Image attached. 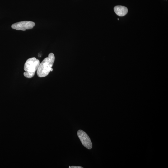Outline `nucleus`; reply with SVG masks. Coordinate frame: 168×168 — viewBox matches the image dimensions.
I'll use <instances>...</instances> for the list:
<instances>
[{
  "label": "nucleus",
  "mask_w": 168,
  "mask_h": 168,
  "mask_svg": "<svg viewBox=\"0 0 168 168\" xmlns=\"http://www.w3.org/2000/svg\"><path fill=\"white\" fill-rule=\"evenodd\" d=\"M53 70V68H51L50 71H52Z\"/></svg>",
  "instance_id": "7"
},
{
  "label": "nucleus",
  "mask_w": 168,
  "mask_h": 168,
  "mask_svg": "<svg viewBox=\"0 0 168 168\" xmlns=\"http://www.w3.org/2000/svg\"><path fill=\"white\" fill-rule=\"evenodd\" d=\"M54 60V55L51 53L42 61L37 70V74L39 77H44L48 75L50 72Z\"/></svg>",
  "instance_id": "1"
},
{
  "label": "nucleus",
  "mask_w": 168,
  "mask_h": 168,
  "mask_svg": "<svg viewBox=\"0 0 168 168\" xmlns=\"http://www.w3.org/2000/svg\"><path fill=\"white\" fill-rule=\"evenodd\" d=\"M118 20H119V18H118Z\"/></svg>",
  "instance_id": "8"
},
{
  "label": "nucleus",
  "mask_w": 168,
  "mask_h": 168,
  "mask_svg": "<svg viewBox=\"0 0 168 168\" xmlns=\"http://www.w3.org/2000/svg\"><path fill=\"white\" fill-rule=\"evenodd\" d=\"M69 168H83V167L79 166H72L69 167Z\"/></svg>",
  "instance_id": "6"
},
{
  "label": "nucleus",
  "mask_w": 168,
  "mask_h": 168,
  "mask_svg": "<svg viewBox=\"0 0 168 168\" xmlns=\"http://www.w3.org/2000/svg\"><path fill=\"white\" fill-rule=\"evenodd\" d=\"M40 64L39 60L35 57H32L28 59L25 63L24 69V76L27 78L32 77L35 72L38 69Z\"/></svg>",
  "instance_id": "2"
},
{
  "label": "nucleus",
  "mask_w": 168,
  "mask_h": 168,
  "mask_svg": "<svg viewBox=\"0 0 168 168\" xmlns=\"http://www.w3.org/2000/svg\"><path fill=\"white\" fill-rule=\"evenodd\" d=\"M35 25V23L32 21H23L12 24L11 27L16 30L25 31L26 29H32Z\"/></svg>",
  "instance_id": "4"
},
{
  "label": "nucleus",
  "mask_w": 168,
  "mask_h": 168,
  "mask_svg": "<svg viewBox=\"0 0 168 168\" xmlns=\"http://www.w3.org/2000/svg\"><path fill=\"white\" fill-rule=\"evenodd\" d=\"M77 136L82 144L86 148L91 149L92 148V143L91 139L86 134L83 130H79L77 132Z\"/></svg>",
  "instance_id": "3"
},
{
  "label": "nucleus",
  "mask_w": 168,
  "mask_h": 168,
  "mask_svg": "<svg viewBox=\"0 0 168 168\" xmlns=\"http://www.w3.org/2000/svg\"><path fill=\"white\" fill-rule=\"evenodd\" d=\"M114 10L115 13L120 16H124L128 12V9L126 7L121 5L115 6Z\"/></svg>",
  "instance_id": "5"
}]
</instances>
